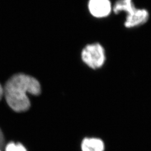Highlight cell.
I'll return each mask as SVG.
<instances>
[{"instance_id":"cell-1","label":"cell","mask_w":151,"mask_h":151,"mask_svg":"<svg viewBox=\"0 0 151 151\" xmlns=\"http://www.w3.org/2000/svg\"><path fill=\"white\" fill-rule=\"evenodd\" d=\"M40 93L41 86L39 81L23 73L12 76L4 87L6 102L16 112H24L29 109L31 104L27 93L39 95Z\"/></svg>"},{"instance_id":"cell-2","label":"cell","mask_w":151,"mask_h":151,"mask_svg":"<svg viewBox=\"0 0 151 151\" xmlns=\"http://www.w3.org/2000/svg\"><path fill=\"white\" fill-rule=\"evenodd\" d=\"M113 11L115 14L120 12L127 13L124 26L127 28L140 27L148 22L150 14L144 9H137L133 0H118L113 6Z\"/></svg>"},{"instance_id":"cell-3","label":"cell","mask_w":151,"mask_h":151,"mask_svg":"<svg viewBox=\"0 0 151 151\" xmlns=\"http://www.w3.org/2000/svg\"><path fill=\"white\" fill-rule=\"evenodd\" d=\"M81 60L90 68L102 67L106 60V53L103 45L99 43L86 45L81 52Z\"/></svg>"},{"instance_id":"cell-4","label":"cell","mask_w":151,"mask_h":151,"mask_svg":"<svg viewBox=\"0 0 151 151\" xmlns=\"http://www.w3.org/2000/svg\"><path fill=\"white\" fill-rule=\"evenodd\" d=\"M87 7L92 16L98 19L108 17L113 11L110 0H88Z\"/></svg>"},{"instance_id":"cell-5","label":"cell","mask_w":151,"mask_h":151,"mask_svg":"<svg viewBox=\"0 0 151 151\" xmlns=\"http://www.w3.org/2000/svg\"><path fill=\"white\" fill-rule=\"evenodd\" d=\"M82 151H104V144L103 140L95 138H86L81 145Z\"/></svg>"},{"instance_id":"cell-6","label":"cell","mask_w":151,"mask_h":151,"mask_svg":"<svg viewBox=\"0 0 151 151\" xmlns=\"http://www.w3.org/2000/svg\"><path fill=\"white\" fill-rule=\"evenodd\" d=\"M5 151H27L25 147L20 143L10 142L6 146Z\"/></svg>"},{"instance_id":"cell-7","label":"cell","mask_w":151,"mask_h":151,"mask_svg":"<svg viewBox=\"0 0 151 151\" xmlns=\"http://www.w3.org/2000/svg\"><path fill=\"white\" fill-rule=\"evenodd\" d=\"M4 141H5V138H4V134L2 132V130L0 129V148L4 146Z\"/></svg>"},{"instance_id":"cell-8","label":"cell","mask_w":151,"mask_h":151,"mask_svg":"<svg viewBox=\"0 0 151 151\" xmlns=\"http://www.w3.org/2000/svg\"><path fill=\"white\" fill-rule=\"evenodd\" d=\"M3 96H4V88L0 84V100L2 99Z\"/></svg>"},{"instance_id":"cell-9","label":"cell","mask_w":151,"mask_h":151,"mask_svg":"<svg viewBox=\"0 0 151 151\" xmlns=\"http://www.w3.org/2000/svg\"><path fill=\"white\" fill-rule=\"evenodd\" d=\"M0 151H1V150H0Z\"/></svg>"}]
</instances>
